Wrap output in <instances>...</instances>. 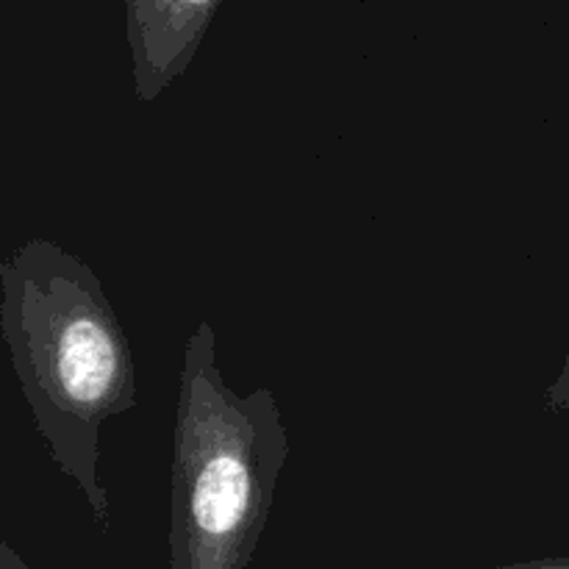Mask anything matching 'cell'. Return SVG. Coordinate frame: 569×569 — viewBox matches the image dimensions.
Wrapping results in <instances>:
<instances>
[{"mask_svg":"<svg viewBox=\"0 0 569 569\" xmlns=\"http://www.w3.org/2000/svg\"><path fill=\"white\" fill-rule=\"evenodd\" d=\"M0 333L53 465L111 528L100 428L137 409L131 342L92 267L50 239L0 259Z\"/></svg>","mask_w":569,"mask_h":569,"instance_id":"1","label":"cell"},{"mask_svg":"<svg viewBox=\"0 0 569 569\" xmlns=\"http://www.w3.org/2000/svg\"><path fill=\"white\" fill-rule=\"evenodd\" d=\"M289 437L276 395H239L200 320L183 345L172 433L170 569H248L264 533Z\"/></svg>","mask_w":569,"mask_h":569,"instance_id":"2","label":"cell"},{"mask_svg":"<svg viewBox=\"0 0 569 569\" xmlns=\"http://www.w3.org/2000/svg\"><path fill=\"white\" fill-rule=\"evenodd\" d=\"M222 0H126L133 92L153 103L187 72Z\"/></svg>","mask_w":569,"mask_h":569,"instance_id":"3","label":"cell"},{"mask_svg":"<svg viewBox=\"0 0 569 569\" xmlns=\"http://www.w3.org/2000/svg\"><path fill=\"white\" fill-rule=\"evenodd\" d=\"M545 409L548 411H569V353L565 359V367H561L559 378L548 387L545 392Z\"/></svg>","mask_w":569,"mask_h":569,"instance_id":"4","label":"cell"},{"mask_svg":"<svg viewBox=\"0 0 569 569\" xmlns=\"http://www.w3.org/2000/svg\"><path fill=\"white\" fill-rule=\"evenodd\" d=\"M495 569H569V556H548V559L520 561V565H503Z\"/></svg>","mask_w":569,"mask_h":569,"instance_id":"5","label":"cell"},{"mask_svg":"<svg viewBox=\"0 0 569 569\" xmlns=\"http://www.w3.org/2000/svg\"><path fill=\"white\" fill-rule=\"evenodd\" d=\"M0 569H33V567L28 565V561L22 559L9 542H0Z\"/></svg>","mask_w":569,"mask_h":569,"instance_id":"6","label":"cell"}]
</instances>
